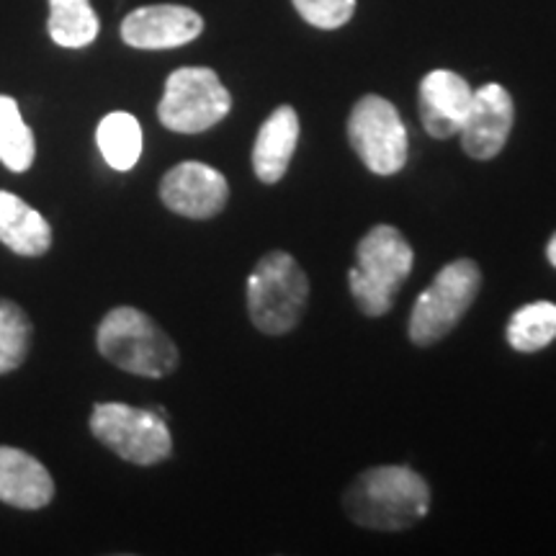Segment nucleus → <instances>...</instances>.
Here are the masks:
<instances>
[{
  "instance_id": "obj_14",
  "label": "nucleus",
  "mask_w": 556,
  "mask_h": 556,
  "mask_svg": "<svg viewBox=\"0 0 556 556\" xmlns=\"http://www.w3.org/2000/svg\"><path fill=\"white\" fill-rule=\"evenodd\" d=\"M299 144V116L291 106H278L263 122L253 144V170L263 184H278L287 176Z\"/></svg>"
},
{
  "instance_id": "obj_10",
  "label": "nucleus",
  "mask_w": 556,
  "mask_h": 556,
  "mask_svg": "<svg viewBox=\"0 0 556 556\" xmlns=\"http://www.w3.org/2000/svg\"><path fill=\"white\" fill-rule=\"evenodd\" d=\"M204 31V18L193 9L173 3L142 5L122 21L124 45L135 50H176Z\"/></svg>"
},
{
  "instance_id": "obj_3",
  "label": "nucleus",
  "mask_w": 556,
  "mask_h": 556,
  "mask_svg": "<svg viewBox=\"0 0 556 556\" xmlns=\"http://www.w3.org/2000/svg\"><path fill=\"white\" fill-rule=\"evenodd\" d=\"M356 258V268L348 274V287L358 309L366 317L387 315L413 270V248L397 227L377 225L361 238Z\"/></svg>"
},
{
  "instance_id": "obj_9",
  "label": "nucleus",
  "mask_w": 556,
  "mask_h": 556,
  "mask_svg": "<svg viewBox=\"0 0 556 556\" xmlns=\"http://www.w3.org/2000/svg\"><path fill=\"white\" fill-rule=\"evenodd\" d=\"M160 199L180 217L212 219L227 206L229 186L217 168L186 160L160 180Z\"/></svg>"
},
{
  "instance_id": "obj_7",
  "label": "nucleus",
  "mask_w": 556,
  "mask_h": 556,
  "mask_svg": "<svg viewBox=\"0 0 556 556\" xmlns=\"http://www.w3.org/2000/svg\"><path fill=\"white\" fill-rule=\"evenodd\" d=\"M232 111V96L212 67H178L165 80L157 119L176 135H201Z\"/></svg>"
},
{
  "instance_id": "obj_18",
  "label": "nucleus",
  "mask_w": 556,
  "mask_h": 556,
  "mask_svg": "<svg viewBox=\"0 0 556 556\" xmlns=\"http://www.w3.org/2000/svg\"><path fill=\"white\" fill-rule=\"evenodd\" d=\"M37 157L34 131L21 116L16 99L0 96V163L11 173H26Z\"/></svg>"
},
{
  "instance_id": "obj_19",
  "label": "nucleus",
  "mask_w": 556,
  "mask_h": 556,
  "mask_svg": "<svg viewBox=\"0 0 556 556\" xmlns=\"http://www.w3.org/2000/svg\"><path fill=\"white\" fill-rule=\"evenodd\" d=\"M556 340V304L533 302L520 307L507 323V343L520 353L544 351Z\"/></svg>"
},
{
  "instance_id": "obj_21",
  "label": "nucleus",
  "mask_w": 556,
  "mask_h": 556,
  "mask_svg": "<svg viewBox=\"0 0 556 556\" xmlns=\"http://www.w3.org/2000/svg\"><path fill=\"white\" fill-rule=\"evenodd\" d=\"M291 3L307 24L325 31L340 29L356 13V0H291Z\"/></svg>"
},
{
  "instance_id": "obj_20",
  "label": "nucleus",
  "mask_w": 556,
  "mask_h": 556,
  "mask_svg": "<svg viewBox=\"0 0 556 556\" xmlns=\"http://www.w3.org/2000/svg\"><path fill=\"white\" fill-rule=\"evenodd\" d=\"M31 345V319L11 299H0V374H11L26 361Z\"/></svg>"
},
{
  "instance_id": "obj_13",
  "label": "nucleus",
  "mask_w": 556,
  "mask_h": 556,
  "mask_svg": "<svg viewBox=\"0 0 556 556\" xmlns=\"http://www.w3.org/2000/svg\"><path fill=\"white\" fill-rule=\"evenodd\" d=\"M54 479L39 458L16 446H0V503L41 510L52 503Z\"/></svg>"
},
{
  "instance_id": "obj_2",
  "label": "nucleus",
  "mask_w": 556,
  "mask_h": 556,
  "mask_svg": "<svg viewBox=\"0 0 556 556\" xmlns=\"http://www.w3.org/2000/svg\"><path fill=\"white\" fill-rule=\"evenodd\" d=\"M99 353L111 366L144 379H163L178 368V348L168 332L135 307H116L96 332Z\"/></svg>"
},
{
  "instance_id": "obj_1",
  "label": "nucleus",
  "mask_w": 556,
  "mask_h": 556,
  "mask_svg": "<svg viewBox=\"0 0 556 556\" xmlns=\"http://www.w3.org/2000/svg\"><path fill=\"white\" fill-rule=\"evenodd\" d=\"M348 518L371 531H407L428 516L430 490L407 467L366 469L348 484L343 495Z\"/></svg>"
},
{
  "instance_id": "obj_12",
  "label": "nucleus",
  "mask_w": 556,
  "mask_h": 556,
  "mask_svg": "<svg viewBox=\"0 0 556 556\" xmlns=\"http://www.w3.org/2000/svg\"><path fill=\"white\" fill-rule=\"evenodd\" d=\"M475 90L454 70H433L420 83L417 106H420L422 127L430 137L451 139L462 131L467 119Z\"/></svg>"
},
{
  "instance_id": "obj_11",
  "label": "nucleus",
  "mask_w": 556,
  "mask_h": 556,
  "mask_svg": "<svg viewBox=\"0 0 556 556\" xmlns=\"http://www.w3.org/2000/svg\"><path fill=\"white\" fill-rule=\"evenodd\" d=\"M516 122V106L510 93L500 83H486L475 90L469 114L462 124V148L475 160L497 157L510 137Z\"/></svg>"
},
{
  "instance_id": "obj_22",
  "label": "nucleus",
  "mask_w": 556,
  "mask_h": 556,
  "mask_svg": "<svg viewBox=\"0 0 556 556\" xmlns=\"http://www.w3.org/2000/svg\"><path fill=\"white\" fill-rule=\"evenodd\" d=\"M546 258L556 268V232H554V238L548 240V245H546Z\"/></svg>"
},
{
  "instance_id": "obj_17",
  "label": "nucleus",
  "mask_w": 556,
  "mask_h": 556,
  "mask_svg": "<svg viewBox=\"0 0 556 556\" xmlns=\"http://www.w3.org/2000/svg\"><path fill=\"white\" fill-rule=\"evenodd\" d=\"M47 31L58 47L83 50L99 37L101 24L90 0H50Z\"/></svg>"
},
{
  "instance_id": "obj_8",
  "label": "nucleus",
  "mask_w": 556,
  "mask_h": 556,
  "mask_svg": "<svg viewBox=\"0 0 556 556\" xmlns=\"http://www.w3.org/2000/svg\"><path fill=\"white\" fill-rule=\"evenodd\" d=\"M348 139L361 163L377 176H397L407 163V129L400 111L381 96H364L348 119Z\"/></svg>"
},
{
  "instance_id": "obj_16",
  "label": "nucleus",
  "mask_w": 556,
  "mask_h": 556,
  "mask_svg": "<svg viewBox=\"0 0 556 556\" xmlns=\"http://www.w3.org/2000/svg\"><path fill=\"white\" fill-rule=\"evenodd\" d=\"M96 142L106 163L114 170L127 173L135 168L142 157V127H139L137 116L127 111H111L96 129Z\"/></svg>"
},
{
  "instance_id": "obj_5",
  "label": "nucleus",
  "mask_w": 556,
  "mask_h": 556,
  "mask_svg": "<svg viewBox=\"0 0 556 556\" xmlns=\"http://www.w3.org/2000/svg\"><path fill=\"white\" fill-rule=\"evenodd\" d=\"M482 289V270L475 261L458 258L438 270L433 283L417 296L409 315V340L428 348L443 340L462 323Z\"/></svg>"
},
{
  "instance_id": "obj_15",
  "label": "nucleus",
  "mask_w": 556,
  "mask_h": 556,
  "mask_svg": "<svg viewBox=\"0 0 556 556\" xmlns=\"http://www.w3.org/2000/svg\"><path fill=\"white\" fill-rule=\"evenodd\" d=\"M0 242L24 258H39L52 248V227L31 204L0 191Z\"/></svg>"
},
{
  "instance_id": "obj_4",
  "label": "nucleus",
  "mask_w": 556,
  "mask_h": 556,
  "mask_svg": "<svg viewBox=\"0 0 556 556\" xmlns=\"http://www.w3.org/2000/svg\"><path fill=\"white\" fill-rule=\"evenodd\" d=\"M309 278L283 250L263 255L248 278V315L266 336H287L302 323Z\"/></svg>"
},
{
  "instance_id": "obj_6",
  "label": "nucleus",
  "mask_w": 556,
  "mask_h": 556,
  "mask_svg": "<svg viewBox=\"0 0 556 556\" xmlns=\"http://www.w3.org/2000/svg\"><path fill=\"white\" fill-rule=\"evenodd\" d=\"M90 433L135 467H155L173 454L165 417L124 402H99L90 413Z\"/></svg>"
}]
</instances>
